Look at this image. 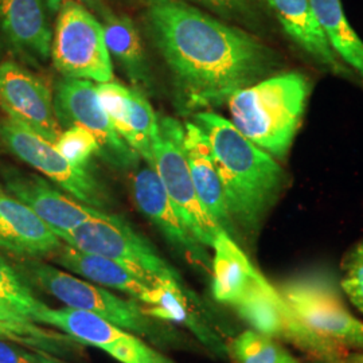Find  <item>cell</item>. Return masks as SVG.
<instances>
[{
  "label": "cell",
  "mask_w": 363,
  "mask_h": 363,
  "mask_svg": "<svg viewBox=\"0 0 363 363\" xmlns=\"http://www.w3.org/2000/svg\"><path fill=\"white\" fill-rule=\"evenodd\" d=\"M148 33L169 69L182 106L205 112L276 74L277 54L240 27L182 0H148Z\"/></svg>",
  "instance_id": "cell-1"
},
{
  "label": "cell",
  "mask_w": 363,
  "mask_h": 363,
  "mask_svg": "<svg viewBox=\"0 0 363 363\" xmlns=\"http://www.w3.org/2000/svg\"><path fill=\"white\" fill-rule=\"evenodd\" d=\"M194 123L208 136L235 232L256 235L286 187V171L230 120L205 111Z\"/></svg>",
  "instance_id": "cell-2"
},
{
  "label": "cell",
  "mask_w": 363,
  "mask_h": 363,
  "mask_svg": "<svg viewBox=\"0 0 363 363\" xmlns=\"http://www.w3.org/2000/svg\"><path fill=\"white\" fill-rule=\"evenodd\" d=\"M311 82L303 73H276L234 93L226 103L232 124L274 159L286 157L300 128Z\"/></svg>",
  "instance_id": "cell-3"
},
{
  "label": "cell",
  "mask_w": 363,
  "mask_h": 363,
  "mask_svg": "<svg viewBox=\"0 0 363 363\" xmlns=\"http://www.w3.org/2000/svg\"><path fill=\"white\" fill-rule=\"evenodd\" d=\"M19 272L26 280L62 301L66 307L94 312L118 328L133 333L136 337H148L154 343L169 339L166 328L145 315L142 306L133 298L123 300L105 288L81 280L38 259L23 261Z\"/></svg>",
  "instance_id": "cell-4"
},
{
  "label": "cell",
  "mask_w": 363,
  "mask_h": 363,
  "mask_svg": "<svg viewBox=\"0 0 363 363\" xmlns=\"http://www.w3.org/2000/svg\"><path fill=\"white\" fill-rule=\"evenodd\" d=\"M57 235L69 247L116 261L148 286L162 279L182 280L155 247L116 214L104 211L73 230Z\"/></svg>",
  "instance_id": "cell-5"
},
{
  "label": "cell",
  "mask_w": 363,
  "mask_h": 363,
  "mask_svg": "<svg viewBox=\"0 0 363 363\" xmlns=\"http://www.w3.org/2000/svg\"><path fill=\"white\" fill-rule=\"evenodd\" d=\"M233 307L255 331L292 345L312 361H340L349 354V349L312 331L259 271Z\"/></svg>",
  "instance_id": "cell-6"
},
{
  "label": "cell",
  "mask_w": 363,
  "mask_h": 363,
  "mask_svg": "<svg viewBox=\"0 0 363 363\" xmlns=\"http://www.w3.org/2000/svg\"><path fill=\"white\" fill-rule=\"evenodd\" d=\"M50 61L62 77L96 84L113 78L103 25L77 0H65L55 15Z\"/></svg>",
  "instance_id": "cell-7"
},
{
  "label": "cell",
  "mask_w": 363,
  "mask_h": 363,
  "mask_svg": "<svg viewBox=\"0 0 363 363\" xmlns=\"http://www.w3.org/2000/svg\"><path fill=\"white\" fill-rule=\"evenodd\" d=\"M0 142L27 166L91 208L106 211L112 199L104 184L88 169L72 164L55 145L34 130L6 117L0 120Z\"/></svg>",
  "instance_id": "cell-8"
},
{
  "label": "cell",
  "mask_w": 363,
  "mask_h": 363,
  "mask_svg": "<svg viewBox=\"0 0 363 363\" xmlns=\"http://www.w3.org/2000/svg\"><path fill=\"white\" fill-rule=\"evenodd\" d=\"M159 124L160 139L156 145L152 167L187 230L199 244L213 247L222 229L208 216L195 191L183 150L184 128L178 120L171 117H163Z\"/></svg>",
  "instance_id": "cell-9"
},
{
  "label": "cell",
  "mask_w": 363,
  "mask_h": 363,
  "mask_svg": "<svg viewBox=\"0 0 363 363\" xmlns=\"http://www.w3.org/2000/svg\"><path fill=\"white\" fill-rule=\"evenodd\" d=\"M54 108L61 128L78 125L89 130L100 145V157L113 169H138L140 156L117 133L99 99L97 84L62 77L55 82Z\"/></svg>",
  "instance_id": "cell-10"
},
{
  "label": "cell",
  "mask_w": 363,
  "mask_h": 363,
  "mask_svg": "<svg viewBox=\"0 0 363 363\" xmlns=\"http://www.w3.org/2000/svg\"><path fill=\"white\" fill-rule=\"evenodd\" d=\"M300 319L316 334L346 349L363 350V322L322 277H298L277 286Z\"/></svg>",
  "instance_id": "cell-11"
},
{
  "label": "cell",
  "mask_w": 363,
  "mask_h": 363,
  "mask_svg": "<svg viewBox=\"0 0 363 363\" xmlns=\"http://www.w3.org/2000/svg\"><path fill=\"white\" fill-rule=\"evenodd\" d=\"M0 106L9 118L52 144L62 132L50 85L16 61H0Z\"/></svg>",
  "instance_id": "cell-12"
},
{
  "label": "cell",
  "mask_w": 363,
  "mask_h": 363,
  "mask_svg": "<svg viewBox=\"0 0 363 363\" xmlns=\"http://www.w3.org/2000/svg\"><path fill=\"white\" fill-rule=\"evenodd\" d=\"M130 191L138 208L163 234L169 245L211 273V259L206 247L199 244L183 225L155 169L145 163L144 167L133 169Z\"/></svg>",
  "instance_id": "cell-13"
},
{
  "label": "cell",
  "mask_w": 363,
  "mask_h": 363,
  "mask_svg": "<svg viewBox=\"0 0 363 363\" xmlns=\"http://www.w3.org/2000/svg\"><path fill=\"white\" fill-rule=\"evenodd\" d=\"M52 13L43 0H0V34L19 64L38 69L52 57Z\"/></svg>",
  "instance_id": "cell-14"
},
{
  "label": "cell",
  "mask_w": 363,
  "mask_h": 363,
  "mask_svg": "<svg viewBox=\"0 0 363 363\" xmlns=\"http://www.w3.org/2000/svg\"><path fill=\"white\" fill-rule=\"evenodd\" d=\"M6 189L13 198L31 208L55 233H67L81 223L101 216L104 211L78 202L54 183L21 169L3 171Z\"/></svg>",
  "instance_id": "cell-15"
},
{
  "label": "cell",
  "mask_w": 363,
  "mask_h": 363,
  "mask_svg": "<svg viewBox=\"0 0 363 363\" xmlns=\"http://www.w3.org/2000/svg\"><path fill=\"white\" fill-rule=\"evenodd\" d=\"M142 310L156 320L186 327L208 350L220 357L228 355V345L211 325L198 298L179 279L157 280L151 286Z\"/></svg>",
  "instance_id": "cell-16"
},
{
  "label": "cell",
  "mask_w": 363,
  "mask_h": 363,
  "mask_svg": "<svg viewBox=\"0 0 363 363\" xmlns=\"http://www.w3.org/2000/svg\"><path fill=\"white\" fill-rule=\"evenodd\" d=\"M62 240L38 216L10 195L0 196V249L21 259L54 256Z\"/></svg>",
  "instance_id": "cell-17"
},
{
  "label": "cell",
  "mask_w": 363,
  "mask_h": 363,
  "mask_svg": "<svg viewBox=\"0 0 363 363\" xmlns=\"http://www.w3.org/2000/svg\"><path fill=\"white\" fill-rule=\"evenodd\" d=\"M277 18L284 34L301 52L328 73L339 77L354 78L325 38L310 0H265Z\"/></svg>",
  "instance_id": "cell-18"
},
{
  "label": "cell",
  "mask_w": 363,
  "mask_h": 363,
  "mask_svg": "<svg viewBox=\"0 0 363 363\" xmlns=\"http://www.w3.org/2000/svg\"><path fill=\"white\" fill-rule=\"evenodd\" d=\"M183 128V150L198 198L214 222L234 238L237 232L228 210L223 186L208 136L194 121H187Z\"/></svg>",
  "instance_id": "cell-19"
},
{
  "label": "cell",
  "mask_w": 363,
  "mask_h": 363,
  "mask_svg": "<svg viewBox=\"0 0 363 363\" xmlns=\"http://www.w3.org/2000/svg\"><path fill=\"white\" fill-rule=\"evenodd\" d=\"M104 30L105 45L124 76L143 93L154 89V76L148 62L143 39L135 22L125 13H116L105 9L100 15Z\"/></svg>",
  "instance_id": "cell-20"
},
{
  "label": "cell",
  "mask_w": 363,
  "mask_h": 363,
  "mask_svg": "<svg viewBox=\"0 0 363 363\" xmlns=\"http://www.w3.org/2000/svg\"><path fill=\"white\" fill-rule=\"evenodd\" d=\"M52 257L57 264L88 281L120 291L143 304L150 294L151 286L113 259L85 253L66 244Z\"/></svg>",
  "instance_id": "cell-21"
},
{
  "label": "cell",
  "mask_w": 363,
  "mask_h": 363,
  "mask_svg": "<svg viewBox=\"0 0 363 363\" xmlns=\"http://www.w3.org/2000/svg\"><path fill=\"white\" fill-rule=\"evenodd\" d=\"M213 250V296L220 303L234 306L252 284L259 269L255 268L233 237L223 230L217 235Z\"/></svg>",
  "instance_id": "cell-22"
},
{
  "label": "cell",
  "mask_w": 363,
  "mask_h": 363,
  "mask_svg": "<svg viewBox=\"0 0 363 363\" xmlns=\"http://www.w3.org/2000/svg\"><path fill=\"white\" fill-rule=\"evenodd\" d=\"M37 323L60 328L76 342L91 345L101 350H105L127 333L94 312L70 307L54 310L46 306L39 313Z\"/></svg>",
  "instance_id": "cell-23"
},
{
  "label": "cell",
  "mask_w": 363,
  "mask_h": 363,
  "mask_svg": "<svg viewBox=\"0 0 363 363\" xmlns=\"http://www.w3.org/2000/svg\"><path fill=\"white\" fill-rule=\"evenodd\" d=\"M310 1L333 50L363 79V40L350 26L340 0Z\"/></svg>",
  "instance_id": "cell-24"
},
{
  "label": "cell",
  "mask_w": 363,
  "mask_h": 363,
  "mask_svg": "<svg viewBox=\"0 0 363 363\" xmlns=\"http://www.w3.org/2000/svg\"><path fill=\"white\" fill-rule=\"evenodd\" d=\"M118 135L152 167L156 145L160 139V124L147 94L130 88V106Z\"/></svg>",
  "instance_id": "cell-25"
},
{
  "label": "cell",
  "mask_w": 363,
  "mask_h": 363,
  "mask_svg": "<svg viewBox=\"0 0 363 363\" xmlns=\"http://www.w3.org/2000/svg\"><path fill=\"white\" fill-rule=\"evenodd\" d=\"M233 363H300L286 347L272 337L247 330L228 345Z\"/></svg>",
  "instance_id": "cell-26"
},
{
  "label": "cell",
  "mask_w": 363,
  "mask_h": 363,
  "mask_svg": "<svg viewBox=\"0 0 363 363\" xmlns=\"http://www.w3.org/2000/svg\"><path fill=\"white\" fill-rule=\"evenodd\" d=\"M0 301L9 304L23 315L27 320L37 322L39 313L46 307L33 294L26 277L0 256Z\"/></svg>",
  "instance_id": "cell-27"
},
{
  "label": "cell",
  "mask_w": 363,
  "mask_h": 363,
  "mask_svg": "<svg viewBox=\"0 0 363 363\" xmlns=\"http://www.w3.org/2000/svg\"><path fill=\"white\" fill-rule=\"evenodd\" d=\"M0 339L1 340H13L15 343H22L28 347H37L40 349H49L57 351L60 346H67L69 343H73V337H66L43 330L38 325H33V322H3L0 320Z\"/></svg>",
  "instance_id": "cell-28"
},
{
  "label": "cell",
  "mask_w": 363,
  "mask_h": 363,
  "mask_svg": "<svg viewBox=\"0 0 363 363\" xmlns=\"http://www.w3.org/2000/svg\"><path fill=\"white\" fill-rule=\"evenodd\" d=\"M54 145L61 155L81 169H88L91 157L100 155L97 139L89 130L78 125H72L62 130Z\"/></svg>",
  "instance_id": "cell-29"
},
{
  "label": "cell",
  "mask_w": 363,
  "mask_h": 363,
  "mask_svg": "<svg viewBox=\"0 0 363 363\" xmlns=\"http://www.w3.org/2000/svg\"><path fill=\"white\" fill-rule=\"evenodd\" d=\"M194 3L210 13L218 15L222 21L237 22L241 25L255 26L259 21L257 0H182Z\"/></svg>",
  "instance_id": "cell-30"
},
{
  "label": "cell",
  "mask_w": 363,
  "mask_h": 363,
  "mask_svg": "<svg viewBox=\"0 0 363 363\" xmlns=\"http://www.w3.org/2000/svg\"><path fill=\"white\" fill-rule=\"evenodd\" d=\"M104 351L121 363H175L130 333H125Z\"/></svg>",
  "instance_id": "cell-31"
},
{
  "label": "cell",
  "mask_w": 363,
  "mask_h": 363,
  "mask_svg": "<svg viewBox=\"0 0 363 363\" xmlns=\"http://www.w3.org/2000/svg\"><path fill=\"white\" fill-rule=\"evenodd\" d=\"M342 269V289L351 303L363 312V240L347 255Z\"/></svg>",
  "instance_id": "cell-32"
},
{
  "label": "cell",
  "mask_w": 363,
  "mask_h": 363,
  "mask_svg": "<svg viewBox=\"0 0 363 363\" xmlns=\"http://www.w3.org/2000/svg\"><path fill=\"white\" fill-rule=\"evenodd\" d=\"M0 363H66L43 351L28 352L0 339Z\"/></svg>",
  "instance_id": "cell-33"
},
{
  "label": "cell",
  "mask_w": 363,
  "mask_h": 363,
  "mask_svg": "<svg viewBox=\"0 0 363 363\" xmlns=\"http://www.w3.org/2000/svg\"><path fill=\"white\" fill-rule=\"evenodd\" d=\"M0 320H3V322H21V323L30 322V320H27L23 315L15 311L13 307H10L9 304H6L3 301H0Z\"/></svg>",
  "instance_id": "cell-34"
},
{
  "label": "cell",
  "mask_w": 363,
  "mask_h": 363,
  "mask_svg": "<svg viewBox=\"0 0 363 363\" xmlns=\"http://www.w3.org/2000/svg\"><path fill=\"white\" fill-rule=\"evenodd\" d=\"M79 3H82L84 6H86L91 11H94L97 15H101L104 13L105 9L103 0H77Z\"/></svg>",
  "instance_id": "cell-35"
},
{
  "label": "cell",
  "mask_w": 363,
  "mask_h": 363,
  "mask_svg": "<svg viewBox=\"0 0 363 363\" xmlns=\"http://www.w3.org/2000/svg\"><path fill=\"white\" fill-rule=\"evenodd\" d=\"M342 363H363V351L361 352H349L345 358L340 359Z\"/></svg>",
  "instance_id": "cell-36"
},
{
  "label": "cell",
  "mask_w": 363,
  "mask_h": 363,
  "mask_svg": "<svg viewBox=\"0 0 363 363\" xmlns=\"http://www.w3.org/2000/svg\"><path fill=\"white\" fill-rule=\"evenodd\" d=\"M312 363H342L340 361H312Z\"/></svg>",
  "instance_id": "cell-37"
},
{
  "label": "cell",
  "mask_w": 363,
  "mask_h": 363,
  "mask_svg": "<svg viewBox=\"0 0 363 363\" xmlns=\"http://www.w3.org/2000/svg\"><path fill=\"white\" fill-rule=\"evenodd\" d=\"M3 194H6V193L3 191V187H1V184H0V196H1Z\"/></svg>",
  "instance_id": "cell-38"
},
{
  "label": "cell",
  "mask_w": 363,
  "mask_h": 363,
  "mask_svg": "<svg viewBox=\"0 0 363 363\" xmlns=\"http://www.w3.org/2000/svg\"><path fill=\"white\" fill-rule=\"evenodd\" d=\"M1 55H3V50H1V42H0V60H1Z\"/></svg>",
  "instance_id": "cell-39"
}]
</instances>
